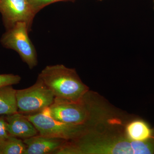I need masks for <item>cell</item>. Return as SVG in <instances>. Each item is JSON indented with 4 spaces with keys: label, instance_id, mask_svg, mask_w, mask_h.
Masks as SVG:
<instances>
[{
    "label": "cell",
    "instance_id": "obj_7",
    "mask_svg": "<svg viewBox=\"0 0 154 154\" xmlns=\"http://www.w3.org/2000/svg\"><path fill=\"white\" fill-rule=\"evenodd\" d=\"M0 13L7 28L25 22L30 28L36 14L28 0H0Z\"/></svg>",
    "mask_w": 154,
    "mask_h": 154
},
{
    "label": "cell",
    "instance_id": "obj_1",
    "mask_svg": "<svg viewBox=\"0 0 154 154\" xmlns=\"http://www.w3.org/2000/svg\"><path fill=\"white\" fill-rule=\"evenodd\" d=\"M38 77L52 92L55 98L72 102H80L88 92L74 69L62 64L47 66Z\"/></svg>",
    "mask_w": 154,
    "mask_h": 154
},
{
    "label": "cell",
    "instance_id": "obj_15",
    "mask_svg": "<svg viewBox=\"0 0 154 154\" xmlns=\"http://www.w3.org/2000/svg\"><path fill=\"white\" fill-rule=\"evenodd\" d=\"M7 129V122L5 117L0 116V144L9 136Z\"/></svg>",
    "mask_w": 154,
    "mask_h": 154
},
{
    "label": "cell",
    "instance_id": "obj_13",
    "mask_svg": "<svg viewBox=\"0 0 154 154\" xmlns=\"http://www.w3.org/2000/svg\"><path fill=\"white\" fill-rule=\"evenodd\" d=\"M21 81V77L18 75L12 74H0V88L4 86L17 85Z\"/></svg>",
    "mask_w": 154,
    "mask_h": 154
},
{
    "label": "cell",
    "instance_id": "obj_9",
    "mask_svg": "<svg viewBox=\"0 0 154 154\" xmlns=\"http://www.w3.org/2000/svg\"><path fill=\"white\" fill-rule=\"evenodd\" d=\"M5 119L7 131L10 135L25 139L38 134L33 123L22 113L18 112L7 115Z\"/></svg>",
    "mask_w": 154,
    "mask_h": 154
},
{
    "label": "cell",
    "instance_id": "obj_12",
    "mask_svg": "<svg viewBox=\"0 0 154 154\" xmlns=\"http://www.w3.org/2000/svg\"><path fill=\"white\" fill-rule=\"evenodd\" d=\"M26 148L22 140L10 135L0 144V152L1 154H25Z\"/></svg>",
    "mask_w": 154,
    "mask_h": 154
},
{
    "label": "cell",
    "instance_id": "obj_11",
    "mask_svg": "<svg viewBox=\"0 0 154 154\" xmlns=\"http://www.w3.org/2000/svg\"><path fill=\"white\" fill-rule=\"evenodd\" d=\"M17 91L12 85L0 88V116L18 113Z\"/></svg>",
    "mask_w": 154,
    "mask_h": 154
},
{
    "label": "cell",
    "instance_id": "obj_5",
    "mask_svg": "<svg viewBox=\"0 0 154 154\" xmlns=\"http://www.w3.org/2000/svg\"><path fill=\"white\" fill-rule=\"evenodd\" d=\"M25 115L41 135L67 141L74 140L86 132L85 125H74L57 121L44 112Z\"/></svg>",
    "mask_w": 154,
    "mask_h": 154
},
{
    "label": "cell",
    "instance_id": "obj_16",
    "mask_svg": "<svg viewBox=\"0 0 154 154\" xmlns=\"http://www.w3.org/2000/svg\"></svg>",
    "mask_w": 154,
    "mask_h": 154
},
{
    "label": "cell",
    "instance_id": "obj_8",
    "mask_svg": "<svg viewBox=\"0 0 154 154\" xmlns=\"http://www.w3.org/2000/svg\"><path fill=\"white\" fill-rule=\"evenodd\" d=\"M26 148L25 154H54L67 140L59 138L35 135L24 139Z\"/></svg>",
    "mask_w": 154,
    "mask_h": 154
},
{
    "label": "cell",
    "instance_id": "obj_17",
    "mask_svg": "<svg viewBox=\"0 0 154 154\" xmlns=\"http://www.w3.org/2000/svg\"><path fill=\"white\" fill-rule=\"evenodd\" d=\"M0 154H1V152H0Z\"/></svg>",
    "mask_w": 154,
    "mask_h": 154
},
{
    "label": "cell",
    "instance_id": "obj_6",
    "mask_svg": "<svg viewBox=\"0 0 154 154\" xmlns=\"http://www.w3.org/2000/svg\"><path fill=\"white\" fill-rule=\"evenodd\" d=\"M42 112L57 121L74 125H86L90 117V110L83 99L75 102L55 98L53 103Z\"/></svg>",
    "mask_w": 154,
    "mask_h": 154
},
{
    "label": "cell",
    "instance_id": "obj_2",
    "mask_svg": "<svg viewBox=\"0 0 154 154\" xmlns=\"http://www.w3.org/2000/svg\"><path fill=\"white\" fill-rule=\"evenodd\" d=\"M74 140L70 143L72 154L154 153V139L142 142L119 139L96 143L85 133Z\"/></svg>",
    "mask_w": 154,
    "mask_h": 154
},
{
    "label": "cell",
    "instance_id": "obj_10",
    "mask_svg": "<svg viewBox=\"0 0 154 154\" xmlns=\"http://www.w3.org/2000/svg\"><path fill=\"white\" fill-rule=\"evenodd\" d=\"M127 137L134 141H145L154 138V130L142 120H136L130 123L126 127Z\"/></svg>",
    "mask_w": 154,
    "mask_h": 154
},
{
    "label": "cell",
    "instance_id": "obj_3",
    "mask_svg": "<svg viewBox=\"0 0 154 154\" xmlns=\"http://www.w3.org/2000/svg\"><path fill=\"white\" fill-rule=\"evenodd\" d=\"M29 28L26 22H17L8 28L1 42L4 47L18 53L29 68L32 69L37 66L38 60L35 47L28 36Z\"/></svg>",
    "mask_w": 154,
    "mask_h": 154
},
{
    "label": "cell",
    "instance_id": "obj_14",
    "mask_svg": "<svg viewBox=\"0 0 154 154\" xmlns=\"http://www.w3.org/2000/svg\"><path fill=\"white\" fill-rule=\"evenodd\" d=\"M64 0H28L33 12L36 14L37 12L45 6L56 2Z\"/></svg>",
    "mask_w": 154,
    "mask_h": 154
},
{
    "label": "cell",
    "instance_id": "obj_4",
    "mask_svg": "<svg viewBox=\"0 0 154 154\" xmlns=\"http://www.w3.org/2000/svg\"><path fill=\"white\" fill-rule=\"evenodd\" d=\"M16 96L18 112L26 114L42 112L55 99L52 92L38 77L33 85L17 90Z\"/></svg>",
    "mask_w": 154,
    "mask_h": 154
}]
</instances>
